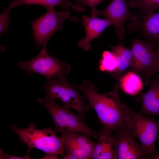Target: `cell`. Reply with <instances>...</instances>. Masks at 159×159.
Listing matches in <instances>:
<instances>
[{
    "label": "cell",
    "instance_id": "obj_1",
    "mask_svg": "<svg viewBox=\"0 0 159 159\" xmlns=\"http://www.w3.org/2000/svg\"><path fill=\"white\" fill-rule=\"evenodd\" d=\"M77 88L87 99L90 107L95 110L104 127L113 132L124 123L118 81L112 91L104 93L98 92L95 85L87 81H83Z\"/></svg>",
    "mask_w": 159,
    "mask_h": 159
},
{
    "label": "cell",
    "instance_id": "obj_2",
    "mask_svg": "<svg viewBox=\"0 0 159 159\" xmlns=\"http://www.w3.org/2000/svg\"><path fill=\"white\" fill-rule=\"evenodd\" d=\"M121 113L130 132L135 138L138 140L143 150L152 157L155 153L156 141L159 132V120L136 112L123 103Z\"/></svg>",
    "mask_w": 159,
    "mask_h": 159
},
{
    "label": "cell",
    "instance_id": "obj_3",
    "mask_svg": "<svg viewBox=\"0 0 159 159\" xmlns=\"http://www.w3.org/2000/svg\"><path fill=\"white\" fill-rule=\"evenodd\" d=\"M11 129L20 140L26 145L27 151L30 152L33 149L37 148L46 154L58 156L64 154L65 145L63 140L57 135L51 128L37 129L35 123L31 122L25 128H18L14 124Z\"/></svg>",
    "mask_w": 159,
    "mask_h": 159
},
{
    "label": "cell",
    "instance_id": "obj_4",
    "mask_svg": "<svg viewBox=\"0 0 159 159\" xmlns=\"http://www.w3.org/2000/svg\"><path fill=\"white\" fill-rule=\"evenodd\" d=\"M37 102L43 105L51 115L54 124L55 132H77L98 139L99 132L88 127L82 117L70 110L69 106L59 105L55 100L45 97L39 98Z\"/></svg>",
    "mask_w": 159,
    "mask_h": 159
},
{
    "label": "cell",
    "instance_id": "obj_5",
    "mask_svg": "<svg viewBox=\"0 0 159 159\" xmlns=\"http://www.w3.org/2000/svg\"><path fill=\"white\" fill-rule=\"evenodd\" d=\"M42 89L46 93L45 98L60 100L64 104L75 109L77 114L83 119L91 108L85 102L84 96L78 92L77 85L70 83L65 77L55 80H48L43 85Z\"/></svg>",
    "mask_w": 159,
    "mask_h": 159
},
{
    "label": "cell",
    "instance_id": "obj_6",
    "mask_svg": "<svg viewBox=\"0 0 159 159\" xmlns=\"http://www.w3.org/2000/svg\"><path fill=\"white\" fill-rule=\"evenodd\" d=\"M16 65L26 70L30 75L36 73L45 77L47 80L65 77V75L69 74L71 69L67 63L50 56L47 52L46 47H43L34 58L26 62L19 61Z\"/></svg>",
    "mask_w": 159,
    "mask_h": 159
},
{
    "label": "cell",
    "instance_id": "obj_7",
    "mask_svg": "<svg viewBox=\"0 0 159 159\" xmlns=\"http://www.w3.org/2000/svg\"><path fill=\"white\" fill-rule=\"evenodd\" d=\"M47 11L37 20L29 22L34 34L36 48L46 47L52 35L63 29V23L70 18L71 12L57 11L54 8Z\"/></svg>",
    "mask_w": 159,
    "mask_h": 159
},
{
    "label": "cell",
    "instance_id": "obj_8",
    "mask_svg": "<svg viewBox=\"0 0 159 159\" xmlns=\"http://www.w3.org/2000/svg\"><path fill=\"white\" fill-rule=\"evenodd\" d=\"M131 50L133 56L131 71L142 76L145 85H148L151 78L156 73V57L153 44L150 41H143L136 38Z\"/></svg>",
    "mask_w": 159,
    "mask_h": 159
},
{
    "label": "cell",
    "instance_id": "obj_9",
    "mask_svg": "<svg viewBox=\"0 0 159 159\" xmlns=\"http://www.w3.org/2000/svg\"><path fill=\"white\" fill-rule=\"evenodd\" d=\"M112 134L116 159H150L151 156L136 141L125 122Z\"/></svg>",
    "mask_w": 159,
    "mask_h": 159
},
{
    "label": "cell",
    "instance_id": "obj_10",
    "mask_svg": "<svg viewBox=\"0 0 159 159\" xmlns=\"http://www.w3.org/2000/svg\"><path fill=\"white\" fill-rule=\"evenodd\" d=\"M90 14L93 17H97L99 15L104 16L111 21L112 25L115 28L117 37L121 40L124 39V25L131 17L125 0H112L102 10L92 8Z\"/></svg>",
    "mask_w": 159,
    "mask_h": 159
},
{
    "label": "cell",
    "instance_id": "obj_11",
    "mask_svg": "<svg viewBox=\"0 0 159 159\" xmlns=\"http://www.w3.org/2000/svg\"><path fill=\"white\" fill-rule=\"evenodd\" d=\"M65 145L63 155L70 156L75 159H91L93 151L97 143L89 136L74 132L61 133Z\"/></svg>",
    "mask_w": 159,
    "mask_h": 159
},
{
    "label": "cell",
    "instance_id": "obj_12",
    "mask_svg": "<svg viewBox=\"0 0 159 159\" xmlns=\"http://www.w3.org/2000/svg\"><path fill=\"white\" fill-rule=\"evenodd\" d=\"M129 20V32L138 33L150 42L159 44V11L148 14H135Z\"/></svg>",
    "mask_w": 159,
    "mask_h": 159
},
{
    "label": "cell",
    "instance_id": "obj_13",
    "mask_svg": "<svg viewBox=\"0 0 159 159\" xmlns=\"http://www.w3.org/2000/svg\"><path fill=\"white\" fill-rule=\"evenodd\" d=\"M82 21H80L85 28L86 35L85 37L78 42V46L85 51L91 48L90 42L98 38L104 29L108 26L112 25L111 21L105 18L102 19L97 17H89L84 15L82 17Z\"/></svg>",
    "mask_w": 159,
    "mask_h": 159
},
{
    "label": "cell",
    "instance_id": "obj_14",
    "mask_svg": "<svg viewBox=\"0 0 159 159\" xmlns=\"http://www.w3.org/2000/svg\"><path fill=\"white\" fill-rule=\"evenodd\" d=\"M148 91L136 97V101L142 102L139 113L159 116V75L150 82Z\"/></svg>",
    "mask_w": 159,
    "mask_h": 159
},
{
    "label": "cell",
    "instance_id": "obj_15",
    "mask_svg": "<svg viewBox=\"0 0 159 159\" xmlns=\"http://www.w3.org/2000/svg\"><path fill=\"white\" fill-rule=\"evenodd\" d=\"M99 133L98 142L93 151L91 159H116L112 132L103 127Z\"/></svg>",
    "mask_w": 159,
    "mask_h": 159
},
{
    "label": "cell",
    "instance_id": "obj_16",
    "mask_svg": "<svg viewBox=\"0 0 159 159\" xmlns=\"http://www.w3.org/2000/svg\"><path fill=\"white\" fill-rule=\"evenodd\" d=\"M111 53L115 57L117 63L116 69L111 73L112 77L118 81L127 69L131 67L133 56L130 49L123 43L111 47Z\"/></svg>",
    "mask_w": 159,
    "mask_h": 159
},
{
    "label": "cell",
    "instance_id": "obj_17",
    "mask_svg": "<svg viewBox=\"0 0 159 159\" xmlns=\"http://www.w3.org/2000/svg\"><path fill=\"white\" fill-rule=\"evenodd\" d=\"M120 89L125 93L136 95L142 90L143 83L140 76L131 71L123 74L118 81Z\"/></svg>",
    "mask_w": 159,
    "mask_h": 159
},
{
    "label": "cell",
    "instance_id": "obj_18",
    "mask_svg": "<svg viewBox=\"0 0 159 159\" xmlns=\"http://www.w3.org/2000/svg\"><path fill=\"white\" fill-rule=\"evenodd\" d=\"M24 4L41 5L47 9L59 6L62 9L67 10L71 6L72 3L68 0H16L11 2L8 8L11 10L15 6Z\"/></svg>",
    "mask_w": 159,
    "mask_h": 159
},
{
    "label": "cell",
    "instance_id": "obj_19",
    "mask_svg": "<svg viewBox=\"0 0 159 159\" xmlns=\"http://www.w3.org/2000/svg\"><path fill=\"white\" fill-rule=\"evenodd\" d=\"M131 8H138L140 13L148 14L159 11V0H127Z\"/></svg>",
    "mask_w": 159,
    "mask_h": 159
},
{
    "label": "cell",
    "instance_id": "obj_20",
    "mask_svg": "<svg viewBox=\"0 0 159 159\" xmlns=\"http://www.w3.org/2000/svg\"><path fill=\"white\" fill-rule=\"evenodd\" d=\"M100 64V70L111 73L115 70L117 67L115 57L111 52L107 51H105L102 53Z\"/></svg>",
    "mask_w": 159,
    "mask_h": 159
},
{
    "label": "cell",
    "instance_id": "obj_21",
    "mask_svg": "<svg viewBox=\"0 0 159 159\" xmlns=\"http://www.w3.org/2000/svg\"><path fill=\"white\" fill-rule=\"evenodd\" d=\"M105 0H74L72 8V9L80 12H84L85 6H89L92 8H95L98 4Z\"/></svg>",
    "mask_w": 159,
    "mask_h": 159
},
{
    "label": "cell",
    "instance_id": "obj_22",
    "mask_svg": "<svg viewBox=\"0 0 159 159\" xmlns=\"http://www.w3.org/2000/svg\"><path fill=\"white\" fill-rule=\"evenodd\" d=\"M11 9L8 7L3 9V12L0 15V35L4 32H7L8 30L9 24L12 20L9 17V14Z\"/></svg>",
    "mask_w": 159,
    "mask_h": 159
},
{
    "label": "cell",
    "instance_id": "obj_23",
    "mask_svg": "<svg viewBox=\"0 0 159 159\" xmlns=\"http://www.w3.org/2000/svg\"><path fill=\"white\" fill-rule=\"evenodd\" d=\"M30 152H27L26 155L24 157L10 155L5 153L2 149H0V159H32L29 156Z\"/></svg>",
    "mask_w": 159,
    "mask_h": 159
},
{
    "label": "cell",
    "instance_id": "obj_24",
    "mask_svg": "<svg viewBox=\"0 0 159 159\" xmlns=\"http://www.w3.org/2000/svg\"><path fill=\"white\" fill-rule=\"evenodd\" d=\"M156 57V72H159V47L155 49Z\"/></svg>",
    "mask_w": 159,
    "mask_h": 159
},
{
    "label": "cell",
    "instance_id": "obj_25",
    "mask_svg": "<svg viewBox=\"0 0 159 159\" xmlns=\"http://www.w3.org/2000/svg\"><path fill=\"white\" fill-rule=\"evenodd\" d=\"M58 155H51L46 154V155L42 157V158L44 159H59Z\"/></svg>",
    "mask_w": 159,
    "mask_h": 159
},
{
    "label": "cell",
    "instance_id": "obj_26",
    "mask_svg": "<svg viewBox=\"0 0 159 159\" xmlns=\"http://www.w3.org/2000/svg\"><path fill=\"white\" fill-rule=\"evenodd\" d=\"M150 159H159V152L154 153Z\"/></svg>",
    "mask_w": 159,
    "mask_h": 159
},
{
    "label": "cell",
    "instance_id": "obj_27",
    "mask_svg": "<svg viewBox=\"0 0 159 159\" xmlns=\"http://www.w3.org/2000/svg\"><path fill=\"white\" fill-rule=\"evenodd\" d=\"M157 139L159 141V136H158Z\"/></svg>",
    "mask_w": 159,
    "mask_h": 159
}]
</instances>
